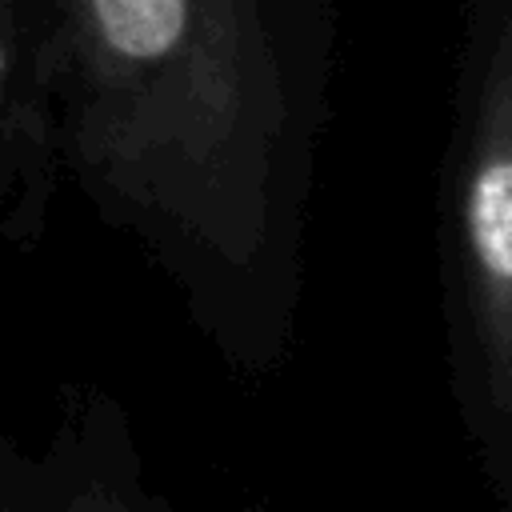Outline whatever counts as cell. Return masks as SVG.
I'll return each instance as SVG.
<instances>
[{
	"mask_svg": "<svg viewBox=\"0 0 512 512\" xmlns=\"http://www.w3.org/2000/svg\"><path fill=\"white\" fill-rule=\"evenodd\" d=\"M60 168L240 372L292 344L324 0H32Z\"/></svg>",
	"mask_w": 512,
	"mask_h": 512,
	"instance_id": "6da1fadb",
	"label": "cell"
},
{
	"mask_svg": "<svg viewBox=\"0 0 512 512\" xmlns=\"http://www.w3.org/2000/svg\"><path fill=\"white\" fill-rule=\"evenodd\" d=\"M448 384L476 468L512 512V0L460 4L440 160Z\"/></svg>",
	"mask_w": 512,
	"mask_h": 512,
	"instance_id": "7a4b0ae2",
	"label": "cell"
},
{
	"mask_svg": "<svg viewBox=\"0 0 512 512\" xmlns=\"http://www.w3.org/2000/svg\"><path fill=\"white\" fill-rule=\"evenodd\" d=\"M64 168L32 0H0V248L32 252ZM52 452L0 444V512H136L156 496L140 484L128 424L100 392H68Z\"/></svg>",
	"mask_w": 512,
	"mask_h": 512,
	"instance_id": "3957f363",
	"label": "cell"
}]
</instances>
